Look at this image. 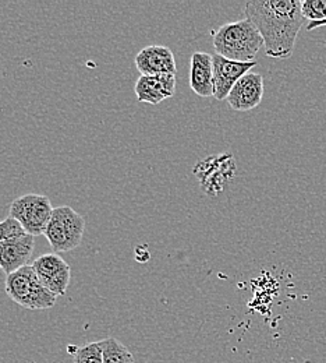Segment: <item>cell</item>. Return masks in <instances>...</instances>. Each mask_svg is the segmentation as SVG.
<instances>
[{
    "mask_svg": "<svg viewBox=\"0 0 326 363\" xmlns=\"http://www.w3.org/2000/svg\"><path fill=\"white\" fill-rule=\"evenodd\" d=\"M245 16L260 31L268 56L284 59L293 53L304 21L300 0H252L245 4Z\"/></svg>",
    "mask_w": 326,
    "mask_h": 363,
    "instance_id": "cell-1",
    "label": "cell"
},
{
    "mask_svg": "<svg viewBox=\"0 0 326 363\" xmlns=\"http://www.w3.org/2000/svg\"><path fill=\"white\" fill-rule=\"evenodd\" d=\"M264 46V40L250 18L221 26L214 33V48L234 62H255V56Z\"/></svg>",
    "mask_w": 326,
    "mask_h": 363,
    "instance_id": "cell-2",
    "label": "cell"
},
{
    "mask_svg": "<svg viewBox=\"0 0 326 363\" xmlns=\"http://www.w3.org/2000/svg\"><path fill=\"white\" fill-rule=\"evenodd\" d=\"M6 294L13 302L30 311L50 309L57 301V296L40 281L31 264L6 275Z\"/></svg>",
    "mask_w": 326,
    "mask_h": 363,
    "instance_id": "cell-3",
    "label": "cell"
},
{
    "mask_svg": "<svg viewBox=\"0 0 326 363\" xmlns=\"http://www.w3.org/2000/svg\"><path fill=\"white\" fill-rule=\"evenodd\" d=\"M84 232L86 220L83 216L69 206H60L53 208L44 236L53 253H63L77 249L83 242Z\"/></svg>",
    "mask_w": 326,
    "mask_h": 363,
    "instance_id": "cell-4",
    "label": "cell"
},
{
    "mask_svg": "<svg viewBox=\"0 0 326 363\" xmlns=\"http://www.w3.org/2000/svg\"><path fill=\"white\" fill-rule=\"evenodd\" d=\"M52 214L53 207L47 196L30 193L17 197L11 203L8 217L14 218L25 233L35 238L45 233Z\"/></svg>",
    "mask_w": 326,
    "mask_h": 363,
    "instance_id": "cell-5",
    "label": "cell"
},
{
    "mask_svg": "<svg viewBox=\"0 0 326 363\" xmlns=\"http://www.w3.org/2000/svg\"><path fill=\"white\" fill-rule=\"evenodd\" d=\"M33 269L40 281L56 296L66 295L71 279V269L69 263L57 253H47L33 262Z\"/></svg>",
    "mask_w": 326,
    "mask_h": 363,
    "instance_id": "cell-6",
    "label": "cell"
},
{
    "mask_svg": "<svg viewBox=\"0 0 326 363\" xmlns=\"http://www.w3.org/2000/svg\"><path fill=\"white\" fill-rule=\"evenodd\" d=\"M214 65V96L218 101H226L229 92L234 84L252 67L257 66V62H234L221 55L212 56Z\"/></svg>",
    "mask_w": 326,
    "mask_h": 363,
    "instance_id": "cell-7",
    "label": "cell"
},
{
    "mask_svg": "<svg viewBox=\"0 0 326 363\" xmlns=\"http://www.w3.org/2000/svg\"><path fill=\"white\" fill-rule=\"evenodd\" d=\"M264 98V77L258 73H247L233 86L226 101L235 112L255 109Z\"/></svg>",
    "mask_w": 326,
    "mask_h": 363,
    "instance_id": "cell-8",
    "label": "cell"
},
{
    "mask_svg": "<svg viewBox=\"0 0 326 363\" xmlns=\"http://www.w3.org/2000/svg\"><path fill=\"white\" fill-rule=\"evenodd\" d=\"M134 62L141 76L177 74L176 59L169 46H146L137 53Z\"/></svg>",
    "mask_w": 326,
    "mask_h": 363,
    "instance_id": "cell-9",
    "label": "cell"
},
{
    "mask_svg": "<svg viewBox=\"0 0 326 363\" xmlns=\"http://www.w3.org/2000/svg\"><path fill=\"white\" fill-rule=\"evenodd\" d=\"M35 240L31 235L0 242V269L6 275L27 266L34 252Z\"/></svg>",
    "mask_w": 326,
    "mask_h": 363,
    "instance_id": "cell-10",
    "label": "cell"
},
{
    "mask_svg": "<svg viewBox=\"0 0 326 363\" xmlns=\"http://www.w3.org/2000/svg\"><path fill=\"white\" fill-rule=\"evenodd\" d=\"M177 74L140 76L136 83V95L139 102L158 105L162 101L172 98L176 91Z\"/></svg>",
    "mask_w": 326,
    "mask_h": 363,
    "instance_id": "cell-11",
    "label": "cell"
},
{
    "mask_svg": "<svg viewBox=\"0 0 326 363\" xmlns=\"http://www.w3.org/2000/svg\"><path fill=\"white\" fill-rule=\"evenodd\" d=\"M191 90L202 98L214 96V65L212 56L206 52H194L190 70Z\"/></svg>",
    "mask_w": 326,
    "mask_h": 363,
    "instance_id": "cell-12",
    "label": "cell"
},
{
    "mask_svg": "<svg viewBox=\"0 0 326 363\" xmlns=\"http://www.w3.org/2000/svg\"><path fill=\"white\" fill-rule=\"evenodd\" d=\"M103 345V363H136L133 354L113 337L102 340Z\"/></svg>",
    "mask_w": 326,
    "mask_h": 363,
    "instance_id": "cell-13",
    "label": "cell"
},
{
    "mask_svg": "<svg viewBox=\"0 0 326 363\" xmlns=\"http://www.w3.org/2000/svg\"><path fill=\"white\" fill-rule=\"evenodd\" d=\"M69 352L73 354L74 363H103L102 341L90 342L78 348H69Z\"/></svg>",
    "mask_w": 326,
    "mask_h": 363,
    "instance_id": "cell-14",
    "label": "cell"
},
{
    "mask_svg": "<svg viewBox=\"0 0 326 363\" xmlns=\"http://www.w3.org/2000/svg\"><path fill=\"white\" fill-rule=\"evenodd\" d=\"M301 14L304 18L310 20V23L326 20V0L301 1Z\"/></svg>",
    "mask_w": 326,
    "mask_h": 363,
    "instance_id": "cell-15",
    "label": "cell"
},
{
    "mask_svg": "<svg viewBox=\"0 0 326 363\" xmlns=\"http://www.w3.org/2000/svg\"><path fill=\"white\" fill-rule=\"evenodd\" d=\"M325 26L326 20H322V21H314V23H308V26H307V31H313V30H315V28L325 27Z\"/></svg>",
    "mask_w": 326,
    "mask_h": 363,
    "instance_id": "cell-16",
    "label": "cell"
}]
</instances>
